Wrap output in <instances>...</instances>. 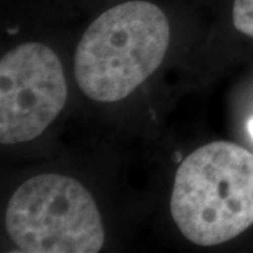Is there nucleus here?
I'll return each instance as SVG.
<instances>
[{"instance_id": "20e7f679", "label": "nucleus", "mask_w": 253, "mask_h": 253, "mask_svg": "<svg viewBox=\"0 0 253 253\" xmlns=\"http://www.w3.org/2000/svg\"><path fill=\"white\" fill-rule=\"evenodd\" d=\"M68 86L62 63L44 44H23L0 61V142L40 136L62 111Z\"/></svg>"}, {"instance_id": "f03ea898", "label": "nucleus", "mask_w": 253, "mask_h": 253, "mask_svg": "<svg viewBox=\"0 0 253 253\" xmlns=\"http://www.w3.org/2000/svg\"><path fill=\"white\" fill-rule=\"evenodd\" d=\"M172 217L199 246L221 245L253 225V154L212 142L190 154L174 177Z\"/></svg>"}, {"instance_id": "7ed1b4c3", "label": "nucleus", "mask_w": 253, "mask_h": 253, "mask_svg": "<svg viewBox=\"0 0 253 253\" xmlns=\"http://www.w3.org/2000/svg\"><path fill=\"white\" fill-rule=\"evenodd\" d=\"M6 228L23 252L96 253L104 244L96 201L79 181L61 174L24 181L9 201Z\"/></svg>"}, {"instance_id": "39448f33", "label": "nucleus", "mask_w": 253, "mask_h": 253, "mask_svg": "<svg viewBox=\"0 0 253 253\" xmlns=\"http://www.w3.org/2000/svg\"><path fill=\"white\" fill-rule=\"evenodd\" d=\"M232 20L238 31L253 38V0H235Z\"/></svg>"}, {"instance_id": "423d86ee", "label": "nucleus", "mask_w": 253, "mask_h": 253, "mask_svg": "<svg viewBox=\"0 0 253 253\" xmlns=\"http://www.w3.org/2000/svg\"><path fill=\"white\" fill-rule=\"evenodd\" d=\"M248 131H249V135L252 136L253 139V117L249 120V123H248Z\"/></svg>"}, {"instance_id": "f257e3e1", "label": "nucleus", "mask_w": 253, "mask_h": 253, "mask_svg": "<svg viewBox=\"0 0 253 253\" xmlns=\"http://www.w3.org/2000/svg\"><path fill=\"white\" fill-rule=\"evenodd\" d=\"M170 27L149 1H126L104 11L82 36L75 52V78L94 101L129 96L162 63Z\"/></svg>"}]
</instances>
